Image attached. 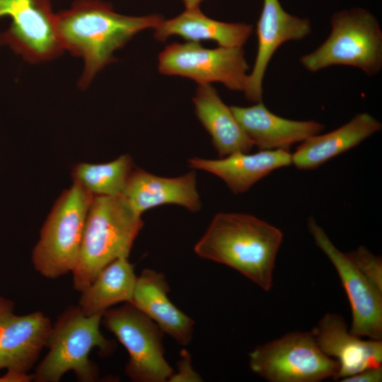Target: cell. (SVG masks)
Returning <instances> with one entry per match:
<instances>
[{
    "mask_svg": "<svg viewBox=\"0 0 382 382\" xmlns=\"http://www.w3.org/2000/svg\"><path fill=\"white\" fill-rule=\"evenodd\" d=\"M163 19L158 14L122 15L101 0H74L70 8L56 13V27L64 50L84 62L79 88H87L99 71L116 61L113 54L116 50L139 32L154 29Z\"/></svg>",
    "mask_w": 382,
    "mask_h": 382,
    "instance_id": "obj_1",
    "label": "cell"
},
{
    "mask_svg": "<svg viewBox=\"0 0 382 382\" xmlns=\"http://www.w3.org/2000/svg\"><path fill=\"white\" fill-rule=\"evenodd\" d=\"M282 238L279 228L255 216L219 213L196 243L195 251L202 258L234 269L269 291Z\"/></svg>",
    "mask_w": 382,
    "mask_h": 382,
    "instance_id": "obj_2",
    "label": "cell"
},
{
    "mask_svg": "<svg viewBox=\"0 0 382 382\" xmlns=\"http://www.w3.org/2000/svg\"><path fill=\"white\" fill-rule=\"evenodd\" d=\"M144 222L121 195L93 196L86 219L73 284L82 291L108 265L128 257Z\"/></svg>",
    "mask_w": 382,
    "mask_h": 382,
    "instance_id": "obj_3",
    "label": "cell"
},
{
    "mask_svg": "<svg viewBox=\"0 0 382 382\" xmlns=\"http://www.w3.org/2000/svg\"><path fill=\"white\" fill-rule=\"evenodd\" d=\"M102 315L86 316L79 306L64 311L52 326L45 345L48 352L37 366L33 381L57 382L69 371L81 382L98 381V369L90 352L98 348L105 355L115 348L100 330Z\"/></svg>",
    "mask_w": 382,
    "mask_h": 382,
    "instance_id": "obj_4",
    "label": "cell"
},
{
    "mask_svg": "<svg viewBox=\"0 0 382 382\" xmlns=\"http://www.w3.org/2000/svg\"><path fill=\"white\" fill-rule=\"evenodd\" d=\"M331 32L314 51L300 58L308 71L316 72L332 66H349L367 76L382 69V30L377 18L362 8L335 13L330 18Z\"/></svg>",
    "mask_w": 382,
    "mask_h": 382,
    "instance_id": "obj_5",
    "label": "cell"
},
{
    "mask_svg": "<svg viewBox=\"0 0 382 382\" xmlns=\"http://www.w3.org/2000/svg\"><path fill=\"white\" fill-rule=\"evenodd\" d=\"M93 196L74 183L55 202L32 253L35 270L47 279L71 272Z\"/></svg>",
    "mask_w": 382,
    "mask_h": 382,
    "instance_id": "obj_6",
    "label": "cell"
},
{
    "mask_svg": "<svg viewBox=\"0 0 382 382\" xmlns=\"http://www.w3.org/2000/svg\"><path fill=\"white\" fill-rule=\"evenodd\" d=\"M251 370L270 382H319L335 378L339 364L325 355L311 332H293L256 347Z\"/></svg>",
    "mask_w": 382,
    "mask_h": 382,
    "instance_id": "obj_7",
    "label": "cell"
},
{
    "mask_svg": "<svg viewBox=\"0 0 382 382\" xmlns=\"http://www.w3.org/2000/svg\"><path fill=\"white\" fill-rule=\"evenodd\" d=\"M103 325L126 348L127 376L135 382H165L173 374L164 357L163 332L157 324L132 303L103 312Z\"/></svg>",
    "mask_w": 382,
    "mask_h": 382,
    "instance_id": "obj_8",
    "label": "cell"
},
{
    "mask_svg": "<svg viewBox=\"0 0 382 382\" xmlns=\"http://www.w3.org/2000/svg\"><path fill=\"white\" fill-rule=\"evenodd\" d=\"M158 69L162 74L189 78L199 85L219 82L244 92L249 66L243 47L207 48L187 41L168 45L158 55Z\"/></svg>",
    "mask_w": 382,
    "mask_h": 382,
    "instance_id": "obj_9",
    "label": "cell"
},
{
    "mask_svg": "<svg viewBox=\"0 0 382 382\" xmlns=\"http://www.w3.org/2000/svg\"><path fill=\"white\" fill-rule=\"evenodd\" d=\"M4 16L11 23L0 34V44L25 61L42 63L64 52L50 0H0V18Z\"/></svg>",
    "mask_w": 382,
    "mask_h": 382,
    "instance_id": "obj_10",
    "label": "cell"
},
{
    "mask_svg": "<svg viewBox=\"0 0 382 382\" xmlns=\"http://www.w3.org/2000/svg\"><path fill=\"white\" fill-rule=\"evenodd\" d=\"M308 228L316 245L335 267L347 295L352 311L349 332L359 337L382 339V291L357 269L347 254L338 250L313 218Z\"/></svg>",
    "mask_w": 382,
    "mask_h": 382,
    "instance_id": "obj_11",
    "label": "cell"
},
{
    "mask_svg": "<svg viewBox=\"0 0 382 382\" xmlns=\"http://www.w3.org/2000/svg\"><path fill=\"white\" fill-rule=\"evenodd\" d=\"M14 303L0 296V369L28 374L45 347L52 329L40 311L13 313Z\"/></svg>",
    "mask_w": 382,
    "mask_h": 382,
    "instance_id": "obj_12",
    "label": "cell"
},
{
    "mask_svg": "<svg viewBox=\"0 0 382 382\" xmlns=\"http://www.w3.org/2000/svg\"><path fill=\"white\" fill-rule=\"evenodd\" d=\"M311 33L308 18L287 13L279 0H263L256 28L257 55L244 91L248 100L255 103L262 101L263 79L269 62L278 48L287 41L302 40Z\"/></svg>",
    "mask_w": 382,
    "mask_h": 382,
    "instance_id": "obj_13",
    "label": "cell"
},
{
    "mask_svg": "<svg viewBox=\"0 0 382 382\" xmlns=\"http://www.w3.org/2000/svg\"><path fill=\"white\" fill-rule=\"evenodd\" d=\"M311 332L320 350L336 359L339 371L335 380L381 366L382 341L363 340L352 334L341 315L325 313Z\"/></svg>",
    "mask_w": 382,
    "mask_h": 382,
    "instance_id": "obj_14",
    "label": "cell"
},
{
    "mask_svg": "<svg viewBox=\"0 0 382 382\" xmlns=\"http://www.w3.org/2000/svg\"><path fill=\"white\" fill-rule=\"evenodd\" d=\"M230 108L246 136L260 150L289 151L294 144L318 134L325 128L313 120H292L276 115L262 101L250 107Z\"/></svg>",
    "mask_w": 382,
    "mask_h": 382,
    "instance_id": "obj_15",
    "label": "cell"
},
{
    "mask_svg": "<svg viewBox=\"0 0 382 382\" xmlns=\"http://www.w3.org/2000/svg\"><path fill=\"white\" fill-rule=\"evenodd\" d=\"M120 195L139 215L166 204L183 206L190 212L201 209L194 171L176 178H164L134 168L129 173Z\"/></svg>",
    "mask_w": 382,
    "mask_h": 382,
    "instance_id": "obj_16",
    "label": "cell"
},
{
    "mask_svg": "<svg viewBox=\"0 0 382 382\" xmlns=\"http://www.w3.org/2000/svg\"><path fill=\"white\" fill-rule=\"evenodd\" d=\"M170 291L164 274L151 269L137 277L131 303L153 320L163 333L178 344H190L195 321L170 300Z\"/></svg>",
    "mask_w": 382,
    "mask_h": 382,
    "instance_id": "obj_17",
    "label": "cell"
},
{
    "mask_svg": "<svg viewBox=\"0 0 382 382\" xmlns=\"http://www.w3.org/2000/svg\"><path fill=\"white\" fill-rule=\"evenodd\" d=\"M291 163V154L282 149L260 150L253 154L236 152L217 160H188L190 168L218 176L234 194L245 192L272 171Z\"/></svg>",
    "mask_w": 382,
    "mask_h": 382,
    "instance_id": "obj_18",
    "label": "cell"
},
{
    "mask_svg": "<svg viewBox=\"0 0 382 382\" xmlns=\"http://www.w3.org/2000/svg\"><path fill=\"white\" fill-rule=\"evenodd\" d=\"M381 128V123L369 113H359L339 128L302 141L291 154L292 163L299 169H314L359 145Z\"/></svg>",
    "mask_w": 382,
    "mask_h": 382,
    "instance_id": "obj_19",
    "label": "cell"
},
{
    "mask_svg": "<svg viewBox=\"0 0 382 382\" xmlns=\"http://www.w3.org/2000/svg\"><path fill=\"white\" fill-rule=\"evenodd\" d=\"M252 25L226 23L205 16L199 7L186 8L178 16L163 19L154 28V36L165 42L172 35H179L189 42L214 40L222 47H243L253 33Z\"/></svg>",
    "mask_w": 382,
    "mask_h": 382,
    "instance_id": "obj_20",
    "label": "cell"
},
{
    "mask_svg": "<svg viewBox=\"0 0 382 382\" xmlns=\"http://www.w3.org/2000/svg\"><path fill=\"white\" fill-rule=\"evenodd\" d=\"M195 113L212 137L221 158L236 152L248 153L253 144L235 118L231 108L211 84L199 85L192 98Z\"/></svg>",
    "mask_w": 382,
    "mask_h": 382,
    "instance_id": "obj_21",
    "label": "cell"
},
{
    "mask_svg": "<svg viewBox=\"0 0 382 382\" xmlns=\"http://www.w3.org/2000/svg\"><path fill=\"white\" fill-rule=\"evenodd\" d=\"M137 277L128 257H120L105 267L91 284L81 291L79 307L86 316L103 314L111 306L131 303Z\"/></svg>",
    "mask_w": 382,
    "mask_h": 382,
    "instance_id": "obj_22",
    "label": "cell"
},
{
    "mask_svg": "<svg viewBox=\"0 0 382 382\" xmlns=\"http://www.w3.org/2000/svg\"><path fill=\"white\" fill-rule=\"evenodd\" d=\"M133 169L132 158L126 154L109 163H80L72 169L74 183L93 196L120 195Z\"/></svg>",
    "mask_w": 382,
    "mask_h": 382,
    "instance_id": "obj_23",
    "label": "cell"
},
{
    "mask_svg": "<svg viewBox=\"0 0 382 382\" xmlns=\"http://www.w3.org/2000/svg\"><path fill=\"white\" fill-rule=\"evenodd\" d=\"M361 274L382 291V260L364 246L347 254Z\"/></svg>",
    "mask_w": 382,
    "mask_h": 382,
    "instance_id": "obj_24",
    "label": "cell"
},
{
    "mask_svg": "<svg viewBox=\"0 0 382 382\" xmlns=\"http://www.w3.org/2000/svg\"><path fill=\"white\" fill-rule=\"evenodd\" d=\"M180 359L178 362V372L174 373L169 378L170 382H199L201 376L192 368V359L186 349L180 352Z\"/></svg>",
    "mask_w": 382,
    "mask_h": 382,
    "instance_id": "obj_25",
    "label": "cell"
},
{
    "mask_svg": "<svg viewBox=\"0 0 382 382\" xmlns=\"http://www.w3.org/2000/svg\"><path fill=\"white\" fill-rule=\"evenodd\" d=\"M381 381L382 366L363 370L340 380L341 382H381Z\"/></svg>",
    "mask_w": 382,
    "mask_h": 382,
    "instance_id": "obj_26",
    "label": "cell"
},
{
    "mask_svg": "<svg viewBox=\"0 0 382 382\" xmlns=\"http://www.w3.org/2000/svg\"><path fill=\"white\" fill-rule=\"evenodd\" d=\"M33 381V374H20L7 371L6 375L0 377L1 382H29Z\"/></svg>",
    "mask_w": 382,
    "mask_h": 382,
    "instance_id": "obj_27",
    "label": "cell"
},
{
    "mask_svg": "<svg viewBox=\"0 0 382 382\" xmlns=\"http://www.w3.org/2000/svg\"><path fill=\"white\" fill-rule=\"evenodd\" d=\"M204 0H183L186 8H192L199 7L200 4Z\"/></svg>",
    "mask_w": 382,
    "mask_h": 382,
    "instance_id": "obj_28",
    "label": "cell"
}]
</instances>
